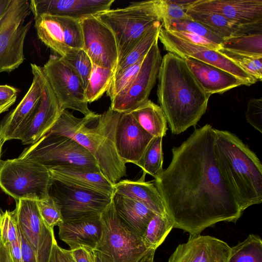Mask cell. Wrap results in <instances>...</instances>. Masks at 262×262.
<instances>
[{
  "mask_svg": "<svg viewBox=\"0 0 262 262\" xmlns=\"http://www.w3.org/2000/svg\"><path fill=\"white\" fill-rule=\"evenodd\" d=\"M171 152L154 184L173 228L196 235L219 222L237 221L244 211L220 165L214 128H195Z\"/></svg>",
  "mask_w": 262,
  "mask_h": 262,
  "instance_id": "cell-1",
  "label": "cell"
},
{
  "mask_svg": "<svg viewBox=\"0 0 262 262\" xmlns=\"http://www.w3.org/2000/svg\"><path fill=\"white\" fill-rule=\"evenodd\" d=\"M158 101L172 134L195 126L206 112V94L184 59L168 52L162 59L158 76Z\"/></svg>",
  "mask_w": 262,
  "mask_h": 262,
  "instance_id": "cell-2",
  "label": "cell"
},
{
  "mask_svg": "<svg viewBox=\"0 0 262 262\" xmlns=\"http://www.w3.org/2000/svg\"><path fill=\"white\" fill-rule=\"evenodd\" d=\"M121 113L110 108L101 114L94 113L83 118L63 110L48 133L69 137L95 158L101 173L116 184L126 175V163L116 147L115 133Z\"/></svg>",
  "mask_w": 262,
  "mask_h": 262,
  "instance_id": "cell-3",
  "label": "cell"
},
{
  "mask_svg": "<svg viewBox=\"0 0 262 262\" xmlns=\"http://www.w3.org/2000/svg\"><path fill=\"white\" fill-rule=\"evenodd\" d=\"M219 162L243 211L262 202L260 161L235 134L215 129Z\"/></svg>",
  "mask_w": 262,
  "mask_h": 262,
  "instance_id": "cell-4",
  "label": "cell"
},
{
  "mask_svg": "<svg viewBox=\"0 0 262 262\" xmlns=\"http://www.w3.org/2000/svg\"><path fill=\"white\" fill-rule=\"evenodd\" d=\"M95 16L114 32L119 62L155 22H162V0L131 2L126 7L110 9Z\"/></svg>",
  "mask_w": 262,
  "mask_h": 262,
  "instance_id": "cell-5",
  "label": "cell"
},
{
  "mask_svg": "<svg viewBox=\"0 0 262 262\" xmlns=\"http://www.w3.org/2000/svg\"><path fill=\"white\" fill-rule=\"evenodd\" d=\"M19 157L36 162L48 169L71 167L100 172L97 161L86 149L73 139L61 135L47 133L26 148Z\"/></svg>",
  "mask_w": 262,
  "mask_h": 262,
  "instance_id": "cell-6",
  "label": "cell"
},
{
  "mask_svg": "<svg viewBox=\"0 0 262 262\" xmlns=\"http://www.w3.org/2000/svg\"><path fill=\"white\" fill-rule=\"evenodd\" d=\"M51 181L49 169L31 160L18 157L0 161V188L16 201L47 199Z\"/></svg>",
  "mask_w": 262,
  "mask_h": 262,
  "instance_id": "cell-7",
  "label": "cell"
},
{
  "mask_svg": "<svg viewBox=\"0 0 262 262\" xmlns=\"http://www.w3.org/2000/svg\"><path fill=\"white\" fill-rule=\"evenodd\" d=\"M30 12L29 1L11 0L0 20V73L14 70L25 60V40L32 25L25 20Z\"/></svg>",
  "mask_w": 262,
  "mask_h": 262,
  "instance_id": "cell-8",
  "label": "cell"
},
{
  "mask_svg": "<svg viewBox=\"0 0 262 262\" xmlns=\"http://www.w3.org/2000/svg\"><path fill=\"white\" fill-rule=\"evenodd\" d=\"M100 216L102 235L95 249L112 262H138L150 250L122 222L112 200Z\"/></svg>",
  "mask_w": 262,
  "mask_h": 262,
  "instance_id": "cell-9",
  "label": "cell"
},
{
  "mask_svg": "<svg viewBox=\"0 0 262 262\" xmlns=\"http://www.w3.org/2000/svg\"><path fill=\"white\" fill-rule=\"evenodd\" d=\"M48 194L59 205L63 221L101 214L112 198L52 178Z\"/></svg>",
  "mask_w": 262,
  "mask_h": 262,
  "instance_id": "cell-10",
  "label": "cell"
},
{
  "mask_svg": "<svg viewBox=\"0 0 262 262\" xmlns=\"http://www.w3.org/2000/svg\"><path fill=\"white\" fill-rule=\"evenodd\" d=\"M42 69L63 110L77 111L84 116L94 113L89 108L80 79L60 56L50 55Z\"/></svg>",
  "mask_w": 262,
  "mask_h": 262,
  "instance_id": "cell-11",
  "label": "cell"
},
{
  "mask_svg": "<svg viewBox=\"0 0 262 262\" xmlns=\"http://www.w3.org/2000/svg\"><path fill=\"white\" fill-rule=\"evenodd\" d=\"M162 59L157 39L146 54L133 82L111 101L110 108L120 113L130 112L148 100L158 79Z\"/></svg>",
  "mask_w": 262,
  "mask_h": 262,
  "instance_id": "cell-12",
  "label": "cell"
},
{
  "mask_svg": "<svg viewBox=\"0 0 262 262\" xmlns=\"http://www.w3.org/2000/svg\"><path fill=\"white\" fill-rule=\"evenodd\" d=\"M38 38L60 57L83 48L80 21L68 17L41 14L34 17Z\"/></svg>",
  "mask_w": 262,
  "mask_h": 262,
  "instance_id": "cell-13",
  "label": "cell"
},
{
  "mask_svg": "<svg viewBox=\"0 0 262 262\" xmlns=\"http://www.w3.org/2000/svg\"><path fill=\"white\" fill-rule=\"evenodd\" d=\"M16 202L20 232L34 251L37 262H49L55 239L53 229L49 228L42 219L37 201L21 199Z\"/></svg>",
  "mask_w": 262,
  "mask_h": 262,
  "instance_id": "cell-14",
  "label": "cell"
},
{
  "mask_svg": "<svg viewBox=\"0 0 262 262\" xmlns=\"http://www.w3.org/2000/svg\"><path fill=\"white\" fill-rule=\"evenodd\" d=\"M159 39L164 49L182 58L192 57L215 66L245 81L247 86L257 81L219 50L194 44L179 38L162 28Z\"/></svg>",
  "mask_w": 262,
  "mask_h": 262,
  "instance_id": "cell-15",
  "label": "cell"
},
{
  "mask_svg": "<svg viewBox=\"0 0 262 262\" xmlns=\"http://www.w3.org/2000/svg\"><path fill=\"white\" fill-rule=\"evenodd\" d=\"M83 46L93 64L115 70L118 62V45L114 32L95 16L80 21Z\"/></svg>",
  "mask_w": 262,
  "mask_h": 262,
  "instance_id": "cell-16",
  "label": "cell"
},
{
  "mask_svg": "<svg viewBox=\"0 0 262 262\" xmlns=\"http://www.w3.org/2000/svg\"><path fill=\"white\" fill-rule=\"evenodd\" d=\"M31 67L33 78L29 89L17 106L0 123V141L3 144L16 139L38 106L46 76L42 67L33 63Z\"/></svg>",
  "mask_w": 262,
  "mask_h": 262,
  "instance_id": "cell-17",
  "label": "cell"
},
{
  "mask_svg": "<svg viewBox=\"0 0 262 262\" xmlns=\"http://www.w3.org/2000/svg\"><path fill=\"white\" fill-rule=\"evenodd\" d=\"M186 10L219 14L243 25H262V0H193Z\"/></svg>",
  "mask_w": 262,
  "mask_h": 262,
  "instance_id": "cell-18",
  "label": "cell"
},
{
  "mask_svg": "<svg viewBox=\"0 0 262 262\" xmlns=\"http://www.w3.org/2000/svg\"><path fill=\"white\" fill-rule=\"evenodd\" d=\"M154 138L139 124L130 112L121 114L115 144L119 157L125 163L137 165Z\"/></svg>",
  "mask_w": 262,
  "mask_h": 262,
  "instance_id": "cell-19",
  "label": "cell"
},
{
  "mask_svg": "<svg viewBox=\"0 0 262 262\" xmlns=\"http://www.w3.org/2000/svg\"><path fill=\"white\" fill-rule=\"evenodd\" d=\"M63 111L46 77L38 106L16 139L25 145L35 143L49 132Z\"/></svg>",
  "mask_w": 262,
  "mask_h": 262,
  "instance_id": "cell-20",
  "label": "cell"
},
{
  "mask_svg": "<svg viewBox=\"0 0 262 262\" xmlns=\"http://www.w3.org/2000/svg\"><path fill=\"white\" fill-rule=\"evenodd\" d=\"M231 247L225 242L209 235H189L179 245L167 262H227Z\"/></svg>",
  "mask_w": 262,
  "mask_h": 262,
  "instance_id": "cell-21",
  "label": "cell"
},
{
  "mask_svg": "<svg viewBox=\"0 0 262 262\" xmlns=\"http://www.w3.org/2000/svg\"><path fill=\"white\" fill-rule=\"evenodd\" d=\"M115 0H32L31 11L34 17L49 14L80 21L111 9Z\"/></svg>",
  "mask_w": 262,
  "mask_h": 262,
  "instance_id": "cell-22",
  "label": "cell"
},
{
  "mask_svg": "<svg viewBox=\"0 0 262 262\" xmlns=\"http://www.w3.org/2000/svg\"><path fill=\"white\" fill-rule=\"evenodd\" d=\"M101 214L63 221L58 225L59 238L70 249L84 247L96 249L102 235Z\"/></svg>",
  "mask_w": 262,
  "mask_h": 262,
  "instance_id": "cell-23",
  "label": "cell"
},
{
  "mask_svg": "<svg viewBox=\"0 0 262 262\" xmlns=\"http://www.w3.org/2000/svg\"><path fill=\"white\" fill-rule=\"evenodd\" d=\"M183 59L205 92L210 96L216 93L222 94L233 88L247 85L243 80L215 66L192 57Z\"/></svg>",
  "mask_w": 262,
  "mask_h": 262,
  "instance_id": "cell-24",
  "label": "cell"
},
{
  "mask_svg": "<svg viewBox=\"0 0 262 262\" xmlns=\"http://www.w3.org/2000/svg\"><path fill=\"white\" fill-rule=\"evenodd\" d=\"M112 200L122 222L142 239L148 224L156 213L143 203L116 192Z\"/></svg>",
  "mask_w": 262,
  "mask_h": 262,
  "instance_id": "cell-25",
  "label": "cell"
},
{
  "mask_svg": "<svg viewBox=\"0 0 262 262\" xmlns=\"http://www.w3.org/2000/svg\"><path fill=\"white\" fill-rule=\"evenodd\" d=\"M146 174L143 171L140 178L136 181L120 180L114 185V192L143 203L156 214H165L162 198L155 184L145 181Z\"/></svg>",
  "mask_w": 262,
  "mask_h": 262,
  "instance_id": "cell-26",
  "label": "cell"
},
{
  "mask_svg": "<svg viewBox=\"0 0 262 262\" xmlns=\"http://www.w3.org/2000/svg\"><path fill=\"white\" fill-rule=\"evenodd\" d=\"M48 169L53 179L99 191L111 196L115 192L114 184L100 172H92L71 167H58Z\"/></svg>",
  "mask_w": 262,
  "mask_h": 262,
  "instance_id": "cell-27",
  "label": "cell"
},
{
  "mask_svg": "<svg viewBox=\"0 0 262 262\" xmlns=\"http://www.w3.org/2000/svg\"><path fill=\"white\" fill-rule=\"evenodd\" d=\"M194 21L210 29L223 39L250 33L261 32L262 25H243L221 15L186 10Z\"/></svg>",
  "mask_w": 262,
  "mask_h": 262,
  "instance_id": "cell-28",
  "label": "cell"
},
{
  "mask_svg": "<svg viewBox=\"0 0 262 262\" xmlns=\"http://www.w3.org/2000/svg\"><path fill=\"white\" fill-rule=\"evenodd\" d=\"M130 112L139 124L150 135L162 138L165 136L167 121L159 105L148 99Z\"/></svg>",
  "mask_w": 262,
  "mask_h": 262,
  "instance_id": "cell-29",
  "label": "cell"
},
{
  "mask_svg": "<svg viewBox=\"0 0 262 262\" xmlns=\"http://www.w3.org/2000/svg\"><path fill=\"white\" fill-rule=\"evenodd\" d=\"M220 50L242 55L262 57L261 32L224 39Z\"/></svg>",
  "mask_w": 262,
  "mask_h": 262,
  "instance_id": "cell-30",
  "label": "cell"
},
{
  "mask_svg": "<svg viewBox=\"0 0 262 262\" xmlns=\"http://www.w3.org/2000/svg\"><path fill=\"white\" fill-rule=\"evenodd\" d=\"M161 27L160 21L155 22L143 34L130 51L118 63L115 74L121 72L144 57L155 41L159 39V31Z\"/></svg>",
  "mask_w": 262,
  "mask_h": 262,
  "instance_id": "cell-31",
  "label": "cell"
},
{
  "mask_svg": "<svg viewBox=\"0 0 262 262\" xmlns=\"http://www.w3.org/2000/svg\"><path fill=\"white\" fill-rule=\"evenodd\" d=\"M173 228V223L167 213L155 214L148 224L142 238L145 247L156 250Z\"/></svg>",
  "mask_w": 262,
  "mask_h": 262,
  "instance_id": "cell-32",
  "label": "cell"
},
{
  "mask_svg": "<svg viewBox=\"0 0 262 262\" xmlns=\"http://www.w3.org/2000/svg\"><path fill=\"white\" fill-rule=\"evenodd\" d=\"M115 71L93 64L92 72L84 90L89 103L100 98L107 92L114 76Z\"/></svg>",
  "mask_w": 262,
  "mask_h": 262,
  "instance_id": "cell-33",
  "label": "cell"
},
{
  "mask_svg": "<svg viewBox=\"0 0 262 262\" xmlns=\"http://www.w3.org/2000/svg\"><path fill=\"white\" fill-rule=\"evenodd\" d=\"M227 262H262V241L251 234L243 242L231 247Z\"/></svg>",
  "mask_w": 262,
  "mask_h": 262,
  "instance_id": "cell-34",
  "label": "cell"
},
{
  "mask_svg": "<svg viewBox=\"0 0 262 262\" xmlns=\"http://www.w3.org/2000/svg\"><path fill=\"white\" fill-rule=\"evenodd\" d=\"M162 139V137H155L137 164L143 172L154 178L163 171Z\"/></svg>",
  "mask_w": 262,
  "mask_h": 262,
  "instance_id": "cell-35",
  "label": "cell"
},
{
  "mask_svg": "<svg viewBox=\"0 0 262 262\" xmlns=\"http://www.w3.org/2000/svg\"><path fill=\"white\" fill-rule=\"evenodd\" d=\"M162 28L168 31H186L204 38L221 47L223 39L215 32L193 20H170L162 23Z\"/></svg>",
  "mask_w": 262,
  "mask_h": 262,
  "instance_id": "cell-36",
  "label": "cell"
},
{
  "mask_svg": "<svg viewBox=\"0 0 262 262\" xmlns=\"http://www.w3.org/2000/svg\"><path fill=\"white\" fill-rule=\"evenodd\" d=\"M61 58L78 76L85 90L93 68L87 54L82 49L73 50Z\"/></svg>",
  "mask_w": 262,
  "mask_h": 262,
  "instance_id": "cell-37",
  "label": "cell"
},
{
  "mask_svg": "<svg viewBox=\"0 0 262 262\" xmlns=\"http://www.w3.org/2000/svg\"><path fill=\"white\" fill-rule=\"evenodd\" d=\"M145 57L121 72L114 74L106 92L111 101L129 86L138 74Z\"/></svg>",
  "mask_w": 262,
  "mask_h": 262,
  "instance_id": "cell-38",
  "label": "cell"
},
{
  "mask_svg": "<svg viewBox=\"0 0 262 262\" xmlns=\"http://www.w3.org/2000/svg\"><path fill=\"white\" fill-rule=\"evenodd\" d=\"M19 236L16 210H6L0 211V241L5 246H8Z\"/></svg>",
  "mask_w": 262,
  "mask_h": 262,
  "instance_id": "cell-39",
  "label": "cell"
},
{
  "mask_svg": "<svg viewBox=\"0 0 262 262\" xmlns=\"http://www.w3.org/2000/svg\"><path fill=\"white\" fill-rule=\"evenodd\" d=\"M219 51L256 81L262 80V57L246 56Z\"/></svg>",
  "mask_w": 262,
  "mask_h": 262,
  "instance_id": "cell-40",
  "label": "cell"
},
{
  "mask_svg": "<svg viewBox=\"0 0 262 262\" xmlns=\"http://www.w3.org/2000/svg\"><path fill=\"white\" fill-rule=\"evenodd\" d=\"M38 205L41 218L49 228L53 229L63 222L60 208L53 198L49 196L38 201Z\"/></svg>",
  "mask_w": 262,
  "mask_h": 262,
  "instance_id": "cell-41",
  "label": "cell"
},
{
  "mask_svg": "<svg viewBox=\"0 0 262 262\" xmlns=\"http://www.w3.org/2000/svg\"><path fill=\"white\" fill-rule=\"evenodd\" d=\"M162 23L170 20H192L186 9L173 0H162Z\"/></svg>",
  "mask_w": 262,
  "mask_h": 262,
  "instance_id": "cell-42",
  "label": "cell"
},
{
  "mask_svg": "<svg viewBox=\"0 0 262 262\" xmlns=\"http://www.w3.org/2000/svg\"><path fill=\"white\" fill-rule=\"evenodd\" d=\"M247 121L256 130L262 133V98L249 100L245 113Z\"/></svg>",
  "mask_w": 262,
  "mask_h": 262,
  "instance_id": "cell-43",
  "label": "cell"
},
{
  "mask_svg": "<svg viewBox=\"0 0 262 262\" xmlns=\"http://www.w3.org/2000/svg\"><path fill=\"white\" fill-rule=\"evenodd\" d=\"M169 31L173 35L194 44L204 46L219 51L221 49L220 46L215 45L208 39L196 34L186 31Z\"/></svg>",
  "mask_w": 262,
  "mask_h": 262,
  "instance_id": "cell-44",
  "label": "cell"
},
{
  "mask_svg": "<svg viewBox=\"0 0 262 262\" xmlns=\"http://www.w3.org/2000/svg\"><path fill=\"white\" fill-rule=\"evenodd\" d=\"M93 250L90 248L80 247L70 249V253L76 262H94Z\"/></svg>",
  "mask_w": 262,
  "mask_h": 262,
  "instance_id": "cell-45",
  "label": "cell"
},
{
  "mask_svg": "<svg viewBox=\"0 0 262 262\" xmlns=\"http://www.w3.org/2000/svg\"><path fill=\"white\" fill-rule=\"evenodd\" d=\"M20 231V230H19ZM23 262H37L32 248L20 231Z\"/></svg>",
  "mask_w": 262,
  "mask_h": 262,
  "instance_id": "cell-46",
  "label": "cell"
},
{
  "mask_svg": "<svg viewBox=\"0 0 262 262\" xmlns=\"http://www.w3.org/2000/svg\"><path fill=\"white\" fill-rule=\"evenodd\" d=\"M18 91L8 85H0V103H4L16 99Z\"/></svg>",
  "mask_w": 262,
  "mask_h": 262,
  "instance_id": "cell-47",
  "label": "cell"
},
{
  "mask_svg": "<svg viewBox=\"0 0 262 262\" xmlns=\"http://www.w3.org/2000/svg\"><path fill=\"white\" fill-rule=\"evenodd\" d=\"M6 246L9 251L13 262H23L20 231L18 238L12 244Z\"/></svg>",
  "mask_w": 262,
  "mask_h": 262,
  "instance_id": "cell-48",
  "label": "cell"
},
{
  "mask_svg": "<svg viewBox=\"0 0 262 262\" xmlns=\"http://www.w3.org/2000/svg\"><path fill=\"white\" fill-rule=\"evenodd\" d=\"M59 248L56 239L54 240L49 262H61L59 255Z\"/></svg>",
  "mask_w": 262,
  "mask_h": 262,
  "instance_id": "cell-49",
  "label": "cell"
},
{
  "mask_svg": "<svg viewBox=\"0 0 262 262\" xmlns=\"http://www.w3.org/2000/svg\"><path fill=\"white\" fill-rule=\"evenodd\" d=\"M0 262H13L8 248L1 241Z\"/></svg>",
  "mask_w": 262,
  "mask_h": 262,
  "instance_id": "cell-50",
  "label": "cell"
},
{
  "mask_svg": "<svg viewBox=\"0 0 262 262\" xmlns=\"http://www.w3.org/2000/svg\"><path fill=\"white\" fill-rule=\"evenodd\" d=\"M59 255L61 262H76L72 256L70 250L63 249L60 247Z\"/></svg>",
  "mask_w": 262,
  "mask_h": 262,
  "instance_id": "cell-51",
  "label": "cell"
},
{
  "mask_svg": "<svg viewBox=\"0 0 262 262\" xmlns=\"http://www.w3.org/2000/svg\"><path fill=\"white\" fill-rule=\"evenodd\" d=\"M94 262H112L111 258L106 254L94 249L93 250Z\"/></svg>",
  "mask_w": 262,
  "mask_h": 262,
  "instance_id": "cell-52",
  "label": "cell"
},
{
  "mask_svg": "<svg viewBox=\"0 0 262 262\" xmlns=\"http://www.w3.org/2000/svg\"><path fill=\"white\" fill-rule=\"evenodd\" d=\"M156 250L150 249L138 262H155L154 255Z\"/></svg>",
  "mask_w": 262,
  "mask_h": 262,
  "instance_id": "cell-53",
  "label": "cell"
},
{
  "mask_svg": "<svg viewBox=\"0 0 262 262\" xmlns=\"http://www.w3.org/2000/svg\"><path fill=\"white\" fill-rule=\"evenodd\" d=\"M11 0H0V20L6 13Z\"/></svg>",
  "mask_w": 262,
  "mask_h": 262,
  "instance_id": "cell-54",
  "label": "cell"
},
{
  "mask_svg": "<svg viewBox=\"0 0 262 262\" xmlns=\"http://www.w3.org/2000/svg\"><path fill=\"white\" fill-rule=\"evenodd\" d=\"M16 99L12 100L6 103H0V114L7 111L15 102Z\"/></svg>",
  "mask_w": 262,
  "mask_h": 262,
  "instance_id": "cell-55",
  "label": "cell"
},
{
  "mask_svg": "<svg viewBox=\"0 0 262 262\" xmlns=\"http://www.w3.org/2000/svg\"><path fill=\"white\" fill-rule=\"evenodd\" d=\"M3 145V144L0 141V158H1V154L2 147V145ZM0 161H1V159H0Z\"/></svg>",
  "mask_w": 262,
  "mask_h": 262,
  "instance_id": "cell-56",
  "label": "cell"
}]
</instances>
